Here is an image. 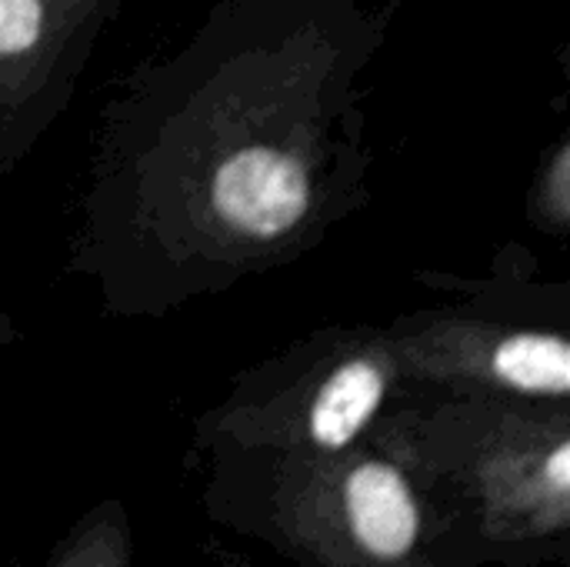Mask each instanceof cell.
<instances>
[{
	"label": "cell",
	"instance_id": "cell-1",
	"mask_svg": "<svg viewBox=\"0 0 570 567\" xmlns=\"http://www.w3.org/2000/svg\"><path fill=\"white\" fill-rule=\"evenodd\" d=\"M317 134L307 107L250 94L217 117L187 170V204L210 241L281 244L317 207Z\"/></svg>",
	"mask_w": 570,
	"mask_h": 567
},
{
	"label": "cell",
	"instance_id": "cell-2",
	"mask_svg": "<svg viewBox=\"0 0 570 567\" xmlns=\"http://www.w3.org/2000/svg\"><path fill=\"white\" fill-rule=\"evenodd\" d=\"M391 348L401 371L431 381H461L554 401H564L570 391V348L554 331L438 317L391 338Z\"/></svg>",
	"mask_w": 570,
	"mask_h": 567
},
{
	"label": "cell",
	"instance_id": "cell-3",
	"mask_svg": "<svg viewBox=\"0 0 570 567\" xmlns=\"http://www.w3.org/2000/svg\"><path fill=\"white\" fill-rule=\"evenodd\" d=\"M397 374L401 368L387 338L354 341L327 358L274 414L250 418V428L257 434L281 431L324 454L344 451L381 411Z\"/></svg>",
	"mask_w": 570,
	"mask_h": 567
},
{
	"label": "cell",
	"instance_id": "cell-4",
	"mask_svg": "<svg viewBox=\"0 0 570 567\" xmlns=\"http://www.w3.org/2000/svg\"><path fill=\"white\" fill-rule=\"evenodd\" d=\"M100 0H0V110L27 104Z\"/></svg>",
	"mask_w": 570,
	"mask_h": 567
},
{
	"label": "cell",
	"instance_id": "cell-5",
	"mask_svg": "<svg viewBox=\"0 0 570 567\" xmlns=\"http://www.w3.org/2000/svg\"><path fill=\"white\" fill-rule=\"evenodd\" d=\"M337 511L351 541L374 561H397L414 551L421 511L404 475L374 458H354L337 475Z\"/></svg>",
	"mask_w": 570,
	"mask_h": 567
},
{
	"label": "cell",
	"instance_id": "cell-6",
	"mask_svg": "<svg viewBox=\"0 0 570 567\" xmlns=\"http://www.w3.org/2000/svg\"><path fill=\"white\" fill-rule=\"evenodd\" d=\"M534 217L551 227V231H564L570 224V147L568 140H561L538 177L534 187Z\"/></svg>",
	"mask_w": 570,
	"mask_h": 567
},
{
	"label": "cell",
	"instance_id": "cell-7",
	"mask_svg": "<svg viewBox=\"0 0 570 567\" xmlns=\"http://www.w3.org/2000/svg\"><path fill=\"white\" fill-rule=\"evenodd\" d=\"M127 561V545L120 525H100L87 531V538L67 555L60 567H124Z\"/></svg>",
	"mask_w": 570,
	"mask_h": 567
}]
</instances>
